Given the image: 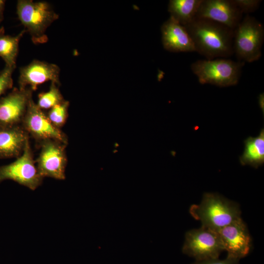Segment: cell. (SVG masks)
I'll use <instances>...</instances> for the list:
<instances>
[{
  "mask_svg": "<svg viewBox=\"0 0 264 264\" xmlns=\"http://www.w3.org/2000/svg\"><path fill=\"white\" fill-rule=\"evenodd\" d=\"M25 32L24 29L18 35L12 36L5 34L3 27L0 29V57L5 66L16 67L20 41Z\"/></svg>",
  "mask_w": 264,
  "mask_h": 264,
  "instance_id": "obj_18",
  "label": "cell"
},
{
  "mask_svg": "<svg viewBox=\"0 0 264 264\" xmlns=\"http://www.w3.org/2000/svg\"><path fill=\"white\" fill-rule=\"evenodd\" d=\"M5 0H0V23L3 19V12L5 8Z\"/></svg>",
  "mask_w": 264,
  "mask_h": 264,
  "instance_id": "obj_24",
  "label": "cell"
},
{
  "mask_svg": "<svg viewBox=\"0 0 264 264\" xmlns=\"http://www.w3.org/2000/svg\"><path fill=\"white\" fill-rule=\"evenodd\" d=\"M264 27L255 17L246 15L234 30L233 53L238 61L252 63L262 56Z\"/></svg>",
  "mask_w": 264,
  "mask_h": 264,
  "instance_id": "obj_5",
  "label": "cell"
},
{
  "mask_svg": "<svg viewBox=\"0 0 264 264\" xmlns=\"http://www.w3.org/2000/svg\"><path fill=\"white\" fill-rule=\"evenodd\" d=\"M164 48L172 52H195L193 41L185 27L170 17L161 27Z\"/></svg>",
  "mask_w": 264,
  "mask_h": 264,
  "instance_id": "obj_14",
  "label": "cell"
},
{
  "mask_svg": "<svg viewBox=\"0 0 264 264\" xmlns=\"http://www.w3.org/2000/svg\"><path fill=\"white\" fill-rule=\"evenodd\" d=\"M202 0H171L168 10L170 17L185 26L196 18Z\"/></svg>",
  "mask_w": 264,
  "mask_h": 264,
  "instance_id": "obj_17",
  "label": "cell"
},
{
  "mask_svg": "<svg viewBox=\"0 0 264 264\" xmlns=\"http://www.w3.org/2000/svg\"><path fill=\"white\" fill-rule=\"evenodd\" d=\"M239 260L227 256L224 260L219 258L205 261H197L193 264H238Z\"/></svg>",
  "mask_w": 264,
  "mask_h": 264,
  "instance_id": "obj_23",
  "label": "cell"
},
{
  "mask_svg": "<svg viewBox=\"0 0 264 264\" xmlns=\"http://www.w3.org/2000/svg\"><path fill=\"white\" fill-rule=\"evenodd\" d=\"M223 248L218 232L201 226L186 232L183 252L197 261L219 258Z\"/></svg>",
  "mask_w": 264,
  "mask_h": 264,
  "instance_id": "obj_7",
  "label": "cell"
},
{
  "mask_svg": "<svg viewBox=\"0 0 264 264\" xmlns=\"http://www.w3.org/2000/svg\"><path fill=\"white\" fill-rule=\"evenodd\" d=\"M43 178L36 167L29 140L22 153L14 162L0 166V183L10 179L35 190L42 184Z\"/></svg>",
  "mask_w": 264,
  "mask_h": 264,
  "instance_id": "obj_6",
  "label": "cell"
},
{
  "mask_svg": "<svg viewBox=\"0 0 264 264\" xmlns=\"http://www.w3.org/2000/svg\"><path fill=\"white\" fill-rule=\"evenodd\" d=\"M17 14L35 44L47 41L46 30L59 18V15L46 1L19 0L17 4Z\"/></svg>",
  "mask_w": 264,
  "mask_h": 264,
  "instance_id": "obj_3",
  "label": "cell"
},
{
  "mask_svg": "<svg viewBox=\"0 0 264 264\" xmlns=\"http://www.w3.org/2000/svg\"><path fill=\"white\" fill-rule=\"evenodd\" d=\"M244 149L240 156L242 165H248L258 168L264 163V129L257 136H249L244 141Z\"/></svg>",
  "mask_w": 264,
  "mask_h": 264,
  "instance_id": "obj_16",
  "label": "cell"
},
{
  "mask_svg": "<svg viewBox=\"0 0 264 264\" xmlns=\"http://www.w3.org/2000/svg\"><path fill=\"white\" fill-rule=\"evenodd\" d=\"M58 86L55 83L51 82L49 90L38 95L36 104L41 109L49 110L65 100Z\"/></svg>",
  "mask_w": 264,
  "mask_h": 264,
  "instance_id": "obj_19",
  "label": "cell"
},
{
  "mask_svg": "<svg viewBox=\"0 0 264 264\" xmlns=\"http://www.w3.org/2000/svg\"><path fill=\"white\" fill-rule=\"evenodd\" d=\"M242 15L234 0H202L196 18L211 20L234 30Z\"/></svg>",
  "mask_w": 264,
  "mask_h": 264,
  "instance_id": "obj_12",
  "label": "cell"
},
{
  "mask_svg": "<svg viewBox=\"0 0 264 264\" xmlns=\"http://www.w3.org/2000/svg\"><path fill=\"white\" fill-rule=\"evenodd\" d=\"M15 67L5 66L0 72V98L7 90L13 87L12 74Z\"/></svg>",
  "mask_w": 264,
  "mask_h": 264,
  "instance_id": "obj_21",
  "label": "cell"
},
{
  "mask_svg": "<svg viewBox=\"0 0 264 264\" xmlns=\"http://www.w3.org/2000/svg\"><path fill=\"white\" fill-rule=\"evenodd\" d=\"M264 93L261 94L258 97L259 104L261 108L264 110Z\"/></svg>",
  "mask_w": 264,
  "mask_h": 264,
  "instance_id": "obj_25",
  "label": "cell"
},
{
  "mask_svg": "<svg viewBox=\"0 0 264 264\" xmlns=\"http://www.w3.org/2000/svg\"><path fill=\"white\" fill-rule=\"evenodd\" d=\"M217 232L227 256L239 260L248 254L251 239L247 227L241 217Z\"/></svg>",
  "mask_w": 264,
  "mask_h": 264,
  "instance_id": "obj_10",
  "label": "cell"
},
{
  "mask_svg": "<svg viewBox=\"0 0 264 264\" xmlns=\"http://www.w3.org/2000/svg\"><path fill=\"white\" fill-rule=\"evenodd\" d=\"M41 150L35 160L40 175L58 180L66 178L67 164L66 145L58 141L48 140L39 143Z\"/></svg>",
  "mask_w": 264,
  "mask_h": 264,
  "instance_id": "obj_9",
  "label": "cell"
},
{
  "mask_svg": "<svg viewBox=\"0 0 264 264\" xmlns=\"http://www.w3.org/2000/svg\"><path fill=\"white\" fill-rule=\"evenodd\" d=\"M237 6L243 13L253 12L258 9L261 0H234Z\"/></svg>",
  "mask_w": 264,
  "mask_h": 264,
  "instance_id": "obj_22",
  "label": "cell"
},
{
  "mask_svg": "<svg viewBox=\"0 0 264 264\" xmlns=\"http://www.w3.org/2000/svg\"><path fill=\"white\" fill-rule=\"evenodd\" d=\"M60 68L56 64L37 60L20 69L19 88H28L33 91L38 87L47 81L54 82L59 86Z\"/></svg>",
  "mask_w": 264,
  "mask_h": 264,
  "instance_id": "obj_13",
  "label": "cell"
},
{
  "mask_svg": "<svg viewBox=\"0 0 264 264\" xmlns=\"http://www.w3.org/2000/svg\"><path fill=\"white\" fill-rule=\"evenodd\" d=\"M21 126L29 136L38 143L53 140L66 145L68 144L66 135L51 123L46 114L37 106L33 98L29 102Z\"/></svg>",
  "mask_w": 264,
  "mask_h": 264,
  "instance_id": "obj_8",
  "label": "cell"
},
{
  "mask_svg": "<svg viewBox=\"0 0 264 264\" xmlns=\"http://www.w3.org/2000/svg\"><path fill=\"white\" fill-rule=\"evenodd\" d=\"M244 64L226 58L198 60L191 65V69L202 85L227 87L237 85Z\"/></svg>",
  "mask_w": 264,
  "mask_h": 264,
  "instance_id": "obj_4",
  "label": "cell"
},
{
  "mask_svg": "<svg viewBox=\"0 0 264 264\" xmlns=\"http://www.w3.org/2000/svg\"><path fill=\"white\" fill-rule=\"evenodd\" d=\"M29 140V135L21 125H0V158L18 157Z\"/></svg>",
  "mask_w": 264,
  "mask_h": 264,
  "instance_id": "obj_15",
  "label": "cell"
},
{
  "mask_svg": "<svg viewBox=\"0 0 264 264\" xmlns=\"http://www.w3.org/2000/svg\"><path fill=\"white\" fill-rule=\"evenodd\" d=\"M69 102L65 100L49 109L46 115L51 123L56 128H61L65 124L68 116Z\"/></svg>",
  "mask_w": 264,
  "mask_h": 264,
  "instance_id": "obj_20",
  "label": "cell"
},
{
  "mask_svg": "<svg viewBox=\"0 0 264 264\" xmlns=\"http://www.w3.org/2000/svg\"><path fill=\"white\" fill-rule=\"evenodd\" d=\"M184 26L193 41L195 52L206 59L226 58L234 54V30L230 28L198 18Z\"/></svg>",
  "mask_w": 264,
  "mask_h": 264,
  "instance_id": "obj_1",
  "label": "cell"
},
{
  "mask_svg": "<svg viewBox=\"0 0 264 264\" xmlns=\"http://www.w3.org/2000/svg\"><path fill=\"white\" fill-rule=\"evenodd\" d=\"M29 88H15L5 96L0 98V125L13 126L21 125L32 98Z\"/></svg>",
  "mask_w": 264,
  "mask_h": 264,
  "instance_id": "obj_11",
  "label": "cell"
},
{
  "mask_svg": "<svg viewBox=\"0 0 264 264\" xmlns=\"http://www.w3.org/2000/svg\"><path fill=\"white\" fill-rule=\"evenodd\" d=\"M189 212L201 226L217 232L241 217L238 203L213 193L204 194L200 203L192 205Z\"/></svg>",
  "mask_w": 264,
  "mask_h": 264,
  "instance_id": "obj_2",
  "label": "cell"
}]
</instances>
